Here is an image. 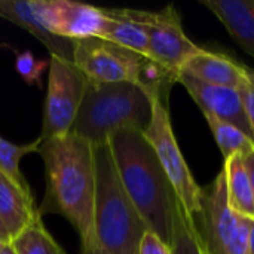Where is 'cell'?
I'll use <instances>...</instances> for the list:
<instances>
[{
    "label": "cell",
    "instance_id": "obj_1",
    "mask_svg": "<svg viewBox=\"0 0 254 254\" xmlns=\"http://www.w3.org/2000/svg\"><path fill=\"white\" fill-rule=\"evenodd\" d=\"M37 153L46 173V193L40 216L55 213L65 217L80 238L82 254H100L95 240V158L94 146L68 132L40 140Z\"/></svg>",
    "mask_w": 254,
    "mask_h": 254
},
{
    "label": "cell",
    "instance_id": "obj_2",
    "mask_svg": "<svg viewBox=\"0 0 254 254\" xmlns=\"http://www.w3.org/2000/svg\"><path fill=\"white\" fill-rule=\"evenodd\" d=\"M107 144L132 205L147 229L170 246L174 214L180 201L152 144L137 129L119 131L109 138Z\"/></svg>",
    "mask_w": 254,
    "mask_h": 254
},
{
    "label": "cell",
    "instance_id": "obj_3",
    "mask_svg": "<svg viewBox=\"0 0 254 254\" xmlns=\"http://www.w3.org/2000/svg\"><path fill=\"white\" fill-rule=\"evenodd\" d=\"M152 119V101L144 91L129 82L89 83L86 86L71 134L94 147L127 129L144 132Z\"/></svg>",
    "mask_w": 254,
    "mask_h": 254
},
{
    "label": "cell",
    "instance_id": "obj_4",
    "mask_svg": "<svg viewBox=\"0 0 254 254\" xmlns=\"http://www.w3.org/2000/svg\"><path fill=\"white\" fill-rule=\"evenodd\" d=\"M95 240L103 254H138L147 226L128 198L118 176L109 144L94 147Z\"/></svg>",
    "mask_w": 254,
    "mask_h": 254
},
{
    "label": "cell",
    "instance_id": "obj_5",
    "mask_svg": "<svg viewBox=\"0 0 254 254\" xmlns=\"http://www.w3.org/2000/svg\"><path fill=\"white\" fill-rule=\"evenodd\" d=\"M192 219L207 254H249L250 219L231 207L223 170L201 190V211Z\"/></svg>",
    "mask_w": 254,
    "mask_h": 254
},
{
    "label": "cell",
    "instance_id": "obj_6",
    "mask_svg": "<svg viewBox=\"0 0 254 254\" xmlns=\"http://www.w3.org/2000/svg\"><path fill=\"white\" fill-rule=\"evenodd\" d=\"M143 134L152 144L185 211L190 217H195L201 211L202 189L196 185L177 144L171 127L168 104L159 100H152V119Z\"/></svg>",
    "mask_w": 254,
    "mask_h": 254
},
{
    "label": "cell",
    "instance_id": "obj_7",
    "mask_svg": "<svg viewBox=\"0 0 254 254\" xmlns=\"http://www.w3.org/2000/svg\"><path fill=\"white\" fill-rule=\"evenodd\" d=\"M88 80L73 61L51 55L40 140L67 135L79 113Z\"/></svg>",
    "mask_w": 254,
    "mask_h": 254
},
{
    "label": "cell",
    "instance_id": "obj_8",
    "mask_svg": "<svg viewBox=\"0 0 254 254\" xmlns=\"http://www.w3.org/2000/svg\"><path fill=\"white\" fill-rule=\"evenodd\" d=\"M146 58L104 39L88 37L74 40L71 61L89 83L137 85Z\"/></svg>",
    "mask_w": 254,
    "mask_h": 254
},
{
    "label": "cell",
    "instance_id": "obj_9",
    "mask_svg": "<svg viewBox=\"0 0 254 254\" xmlns=\"http://www.w3.org/2000/svg\"><path fill=\"white\" fill-rule=\"evenodd\" d=\"M134 15L146 30L149 58L165 68L179 74L192 57L204 51L186 36L180 15L173 4L158 12L134 9Z\"/></svg>",
    "mask_w": 254,
    "mask_h": 254
},
{
    "label": "cell",
    "instance_id": "obj_10",
    "mask_svg": "<svg viewBox=\"0 0 254 254\" xmlns=\"http://www.w3.org/2000/svg\"><path fill=\"white\" fill-rule=\"evenodd\" d=\"M39 13L46 28L60 37L80 40L100 37L107 24L103 7L70 0H37Z\"/></svg>",
    "mask_w": 254,
    "mask_h": 254
},
{
    "label": "cell",
    "instance_id": "obj_11",
    "mask_svg": "<svg viewBox=\"0 0 254 254\" xmlns=\"http://www.w3.org/2000/svg\"><path fill=\"white\" fill-rule=\"evenodd\" d=\"M177 82L185 86V89L198 104L204 116H213L216 119L229 122L253 140L240 91L204 83L183 70L179 73Z\"/></svg>",
    "mask_w": 254,
    "mask_h": 254
},
{
    "label": "cell",
    "instance_id": "obj_12",
    "mask_svg": "<svg viewBox=\"0 0 254 254\" xmlns=\"http://www.w3.org/2000/svg\"><path fill=\"white\" fill-rule=\"evenodd\" d=\"M0 16L27 30L48 48L51 55L73 60L74 40L55 36L46 28L39 13L37 0H0Z\"/></svg>",
    "mask_w": 254,
    "mask_h": 254
},
{
    "label": "cell",
    "instance_id": "obj_13",
    "mask_svg": "<svg viewBox=\"0 0 254 254\" xmlns=\"http://www.w3.org/2000/svg\"><path fill=\"white\" fill-rule=\"evenodd\" d=\"M182 70L204 83L232 88L241 92L247 85L250 68L235 63L223 54L204 49L192 57Z\"/></svg>",
    "mask_w": 254,
    "mask_h": 254
},
{
    "label": "cell",
    "instance_id": "obj_14",
    "mask_svg": "<svg viewBox=\"0 0 254 254\" xmlns=\"http://www.w3.org/2000/svg\"><path fill=\"white\" fill-rule=\"evenodd\" d=\"M40 217L33 195L0 173V222L4 225L10 241Z\"/></svg>",
    "mask_w": 254,
    "mask_h": 254
},
{
    "label": "cell",
    "instance_id": "obj_15",
    "mask_svg": "<svg viewBox=\"0 0 254 254\" xmlns=\"http://www.w3.org/2000/svg\"><path fill=\"white\" fill-rule=\"evenodd\" d=\"M220 22L232 39L254 57V0H201Z\"/></svg>",
    "mask_w": 254,
    "mask_h": 254
},
{
    "label": "cell",
    "instance_id": "obj_16",
    "mask_svg": "<svg viewBox=\"0 0 254 254\" xmlns=\"http://www.w3.org/2000/svg\"><path fill=\"white\" fill-rule=\"evenodd\" d=\"M107 24L101 39L149 58V42L143 24L134 15V9L103 7Z\"/></svg>",
    "mask_w": 254,
    "mask_h": 254
},
{
    "label": "cell",
    "instance_id": "obj_17",
    "mask_svg": "<svg viewBox=\"0 0 254 254\" xmlns=\"http://www.w3.org/2000/svg\"><path fill=\"white\" fill-rule=\"evenodd\" d=\"M226 192L231 207L243 217L254 219V199L244 153H238L225 161Z\"/></svg>",
    "mask_w": 254,
    "mask_h": 254
},
{
    "label": "cell",
    "instance_id": "obj_18",
    "mask_svg": "<svg viewBox=\"0 0 254 254\" xmlns=\"http://www.w3.org/2000/svg\"><path fill=\"white\" fill-rule=\"evenodd\" d=\"M16 254H65L43 226L42 217L10 241Z\"/></svg>",
    "mask_w": 254,
    "mask_h": 254
},
{
    "label": "cell",
    "instance_id": "obj_19",
    "mask_svg": "<svg viewBox=\"0 0 254 254\" xmlns=\"http://www.w3.org/2000/svg\"><path fill=\"white\" fill-rule=\"evenodd\" d=\"M170 249L171 254H205L196 225L180 202L174 214Z\"/></svg>",
    "mask_w": 254,
    "mask_h": 254
},
{
    "label": "cell",
    "instance_id": "obj_20",
    "mask_svg": "<svg viewBox=\"0 0 254 254\" xmlns=\"http://www.w3.org/2000/svg\"><path fill=\"white\" fill-rule=\"evenodd\" d=\"M205 119L225 161L238 153H247L254 147L253 140L235 125L213 116H205Z\"/></svg>",
    "mask_w": 254,
    "mask_h": 254
},
{
    "label": "cell",
    "instance_id": "obj_21",
    "mask_svg": "<svg viewBox=\"0 0 254 254\" xmlns=\"http://www.w3.org/2000/svg\"><path fill=\"white\" fill-rule=\"evenodd\" d=\"M39 146H40V138L27 144H15L0 137V173H3L7 179H10L15 185H18L25 192H30V186L19 170V161L25 155L37 152Z\"/></svg>",
    "mask_w": 254,
    "mask_h": 254
},
{
    "label": "cell",
    "instance_id": "obj_22",
    "mask_svg": "<svg viewBox=\"0 0 254 254\" xmlns=\"http://www.w3.org/2000/svg\"><path fill=\"white\" fill-rule=\"evenodd\" d=\"M15 51V68L27 85L42 86V74L49 67V60H37L28 51Z\"/></svg>",
    "mask_w": 254,
    "mask_h": 254
},
{
    "label": "cell",
    "instance_id": "obj_23",
    "mask_svg": "<svg viewBox=\"0 0 254 254\" xmlns=\"http://www.w3.org/2000/svg\"><path fill=\"white\" fill-rule=\"evenodd\" d=\"M138 254H171V249L155 232L146 231L140 243Z\"/></svg>",
    "mask_w": 254,
    "mask_h": 254
},
{
    "label": "cell",
    "instance_id": "obj_24",
    "mask_svg": "<svg viewBox=\"0 0 254 254\" xmlns=\"http://www.w3.org/2000/svg\"><path fill=\"white\" fill-rule=\"evenodd\" d=\"M241 97H243L246 115H247V119L250 124L252 137L254 141V70H249V80H247L246 88L241 91Z\"/></svg>",
    "mask_w": 254,
    "mask_h": 254
},
{
    "label": "cell",
    "instance_id": "obj_25",
    "mask_svg": "<svg viewBox=\"0 0 254 254\" xmlns=\"http://www.w3.org/2000/svg\"><path fill=\"white\" fill-rule=\"evenodd\" d=\"M244 159H246V167H247V173H249V179H250L254 199V147L252 150H249L247 153H244Z\"/></svg>",
    "mask_w": 254,
    "mask_h": 254
},
{
    "label": "cell",
    "instance_id": "obj_26",
    "mask_svg": "<svg viewBox=\"0 0 254 254\" xmlns=\"http://www.w3.org/2000/svg\"><path fill=\"white\" fill-rule=\"evenodd\" d=\"M249 254H254V219H250V238H249Z\"/></svg>",
    "mask_w": 254,
    "mask_h": 254
},
{
    "label": "cell",
    "instance_id": "obj_27",
    "mask_svg": "<svg viewBox=\"0 0 254 254\" xmlns=\"http://www.w3.org/2000/svg\"><path fill=\"white\" fill-rule=\"evenodd\" d=\"M0 241L10 243V237H9V234H7V231H6V228H4V225L1 222H0Z\"/></svg>",
    "mask_w": 254,
    "mask_h": 254
},
{
    "label": "cell",
    "instance_id": "obj_28",
    "mask_svg": "<svg viewBox=\"0 0 254 254\" xmlns=\"http://www.w3.org/2000/svg\"><path fill=\"white\" fill-rule=\"evenodd\" d=\"M0 254H16V253H15V250H13L12 244L9 243V244H7V246H6V247H4V249L1 250V253H0Z\"/></svg>",
    "mask_w": 254,
    "mask_h": 254
},
{
    "label": "cell",
    "instance_id": "obj_29",
    "mask_svg": "<svg viewBox=\"0 0 254 254\" xmlns=\"http://www.w3.org/2000/svg\"><path fill=\"white\" fill-rule=\"evenodd\" d=\"M7 244H9V243H3V241H0V253H1V250H3Z\"/></svg>",
    "mask_w": 254,
    "mask_h": 254
},
{
    "label": "cell",
    "instance_id": "obj_30",
    "mask_svg": "<svg viewBox=\"0 0 254 254\" xmlns=\"http://www.w3.org/2000/svg\"><path fill=\"white\" fill-rule=\"evenodd\" d=\"M100 254H103V253H100Z\"/></svg>",
    "mask_w": 254,
    "mask_h": 254
},
{
    "label": "cell",
    "instance_id": "obj_31",
    "mask_svg": "<svg viewBox=\"0 0 254 254\" xmlns=\"http://www.w3.org/2000/svg\"><path fill=\"white\" fill-rule=\"evenodd\" d=\"M205 254H207V253H205Z\"/></svg>",
    "mask_w": 254,
    "mask_h": 254
}]
</instances>
